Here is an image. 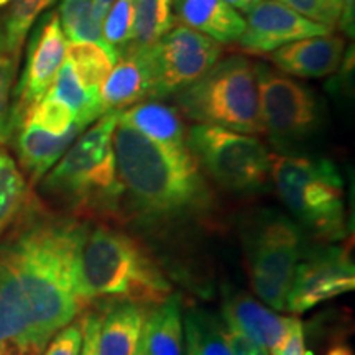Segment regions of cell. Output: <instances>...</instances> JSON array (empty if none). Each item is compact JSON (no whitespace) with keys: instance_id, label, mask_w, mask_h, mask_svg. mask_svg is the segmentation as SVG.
<instances>
[{"instance_id":"cell-12","label":"cell","mask_w":355,"mask_h":355,"mask_svg":"<svg viewBox=\"0 0 355 355\" xmlns=\"http://www.w3.org/2000/svg\"><path fill=\"white\" fill-rule=\"evenodd\" d=\"M354 288L355 265L347 248H319L298 261L286 311L298 316L324 301L352 291Z\"/></svg>"},{"instance_id":"cell-21","label":"cell","mask_w":355,"mask_h":355,"mask_svg":"<svg viewBox=\"0 0 355 355\" xmlns=\"http://www.w3.org/2000/svg\"><path fill=\"white\" fill-rule=\"evenodd\" d=\"M44 97L64 104L73 112L74 122L83 128L104 115L101 109L99 91H91L83 86L68 58L61 64L50 91Z\"/></svg>"},{"instance_id":"cell-10","label":"cell","mask_w":355,"mask_h":355,"mask_svg":"<svg viewBox=\"0 0 355 355\" xmlns=\"http://www.w3.org/2000/svg\"><path fill=\"white\" fill-rule=\"evenodd\" d=\"M257 74L261 122L272 140L285 144L309 135L319 122V104L313 92L266 66L257 64Z\"/></svg>"},{"instance_id":"cell-25","label":"cell","mask_w":355,"mask_h":355,"mask_svg":"<svg viewBox=\"0 0 355 355\" xmlns=\"http://www.w3.org/2000/svg\"><path fill=\"white\" fill-rule=\"evenodd\" d=\"M28 184L15 159L0 146V237L24 209Z\"/></svg>"},{"instance_id":"cell-37","label":"cell","mask_w":355,"mask_h":355,"mask_svg":"<svg viewBox=\"0 0 355 355\" xmlns=\"http://www.w3.org/2000/svg\"><path fill=\"white\" fill-rule=\"evenodd\" d=\"M114 3L115 0H94L92 2V20L102 26V21H104L105 15H107Z\"/></svg>"},{"instance_id":"cell-38","label":"cell","mask_w":355,"mask_h":355,"mask_svg":"<svg viewBox=\"0 0 355 355\" xmlns=\"http://www.w3.org/2000/svg\"><path fill=\"white\" fill-rule=\"evenodd\" d=\"M225 2H227L230 7H234V8H237V10L247 13L252 7H255L260 0H225Z\"/></svg>"},{"instance_id":"cell-17","label":"cell","mask_w":355,"mask_h":355,"mask_svg":"<svg viewBox=\"0 0 355 355\" xmlns=\"http://www.w3.org/2000/svg\"><path fill=\"white\" fill-rule=\"evenodd\" d=\"M173 15L219 44L239 42L245 30L243 17L225 0H173Z\"/></svg>"},{"instance_id":"cell-19","label":"cell","mask_w":355,"mask_h":355,"mask_svg":"<svg viewBox=\"0 0 355 355\" xmlns=\"http://www.w3.org/2000/svg\"><path fill=\"white\" fill-rule=\"evenodd\" d=\"M144 97H148V81L141 60L135 53H123L99 89L102 114L121 112Z\"/></svg>"},{"instance_id":"cell-42","label":"cell","mask_w":355,"mask_h":355,"mask_svg":"<svg viewBox=\"0 0 355 355\" xmlns=\"http://www.w3.org/2000/svg\"><path fill=\"white\" fill-rule=\"evenodd\" d=\"M0 40H3V37H2V32H0Z\"/></svg>"},{"instance_id":"cell-20","label":"cell","mask_w":355,"mask_h":355,"mask_svg":"<svg viewBox=\"0 0 355 355\" xmlns=\"http://www.w3.org/2000/svg\"><path fill=\"white\" fill-rule=\"evenodd\" d=\"M119 121L158 144L188 146V133L183 121L171 105L159 104V102H141L132 105L130 109L121 110Z\"/></svg>"},{"instance_id":"cell-18","label":"cell","mask_w":355,"mask_h":355,"mask_svg":"<svg viewBox=\"0 0 355 355\" xmlns=\"http://www.w3.org/2000/svg\"><path fill=\"white\" fill-rule=\"evenodd\" d=\"M114 303L104 316L101 314L97 355H133L148 311L123 301Z\"/></svg>"},{"instance_id":"cell-24","label":"cell","mask_w":355,"mask_h":355,"mask_svg":"<svg viewBox=\"0 0 355 355\" xmlns=\"http://www.w3.org/2000/svg\"><path fill=\"white\" fill-rule=\"evenodd\" d=\"M184 355H232L224 324L201 309L188 311L183 322Z\"/></svg>"},{"instance_id":"cell-2","label":"cell","mask_w":355,"mask_h":355,"mask_svg":"<svg viewBox=\"0 0 355 355\" xmlns=\"http://www.w3.org/2000/svg\"><path fill=\"white\" fill-rule=\"evenodd\" d=\"M114 152L123 193L146 214H193L209 202V189L188 146L158 144L119 121Z\"/></svg>"},{"instance_id":"cell-35","label":"cell","mask_w":355,"mask_h":355,"mask_svg":"<svg viewBox=\"0 0 355 355\" xmlns=\"http://www.w3.org/2000/svg\"><path fill=\"white\" fill-rule=\"evenodd\" d=\"M272 355H306L303 322L298 318H291L285 343Z\"/></svg>"},{"instance_id":"cell-15","label":"cell","mask_w":355,"mask_h":355,"mask_svg":"<svg viewBox=\"0 0 355 355\" xmlns=\"http://www.w3.org/2000/svg\"><path fill=\"white\" fill-rule=\"evenodd\" d=\"M344 50V40L331 33L288 43L270 53V60L293 76L324 78L339 69Z\"/></svg>"},{"instance_id":"cell-13","label":"cell","mask_w":355,"mask_h":355,"mask_svg":"<svg viewBox=\"0 0 355 355\" xmlns=\"http://www.w3.org/2000/svg\"><path fill=\"white\" fill-rule=\"evenodd\" d=\"M332 28L300 15L278 0H260L247 12L245 30L239 38L250 53H272L298 40L331 35Z\"/></svg>"},{"instance_id":"cell-39","label":"cell","mask_w":355,"mask_h":355,"mask_svg":"<svg viewBox=\"0 0 355 355\" xmlns=\"http://www.w3.org/2000/svg\"><path fill=\"white\" fill-rule=\"evenodd\" d=\"M146 321V319H145ZM133 355H152L148 350V339H146V327L144 324V329H141L140 339H139V345H137V350Z\"/></svg>"},{"instance_id":"cell-5","label":"cell","mask_w":355,"mask_h":355,"mask_svg":"<svg viewBox=\"0 0 355 355\" xmlns=\"http://www.w3.org/2000/svg\"><path fill=\"white\" fill-rule=\"evenodd\" d=\"M270 176L288 209L319 239L347 234L344 181L331 159L270 155Z\"/></svg>"},{"instance_id":"cell-3","label":"cell","mask_w":355,"mask_h":355,"mask_svg":"<svg viewBox=\"0 0 355 355\" xmlns=\"http://www.w3.org/2000/svg\"><path fill=\"white\" fill-rule=\"evenodd\" d=\"M81 285L87 303L94 300L159 306L173 288L153 255L140 241L119 229H87L81 247Z\"/></svg>"},{"instance_id":"cell-9","label":"cell","mask_w":355,"mask_h":355,"mask_svg":"<svg viewBox=\"0 0 355 355\" xmlns=\"http://www.w3.org/2000/svg\"><path fill=\"white\" fill-rule=\"evenodd\" d=\"M220 44L206 35L178 25L139 55L148 81V97L181 92L199 81L217 63Z\"/></svg>"},{"instance_id":"cell-26","label":"cell","mask_w":355,"mask_h":355,"mask_svg":"<svg viewBox=\"0 0 355 355\" xmlns=\"http://www.w3.org/2000/svg\"><path fill=\"white\" fill-rule=\"evenodd\" d=\"M66 58L73 64L83 86L91 91H99L110 69L119 61V56L94 43H68Z\"/></svg>"},{"instance_id":"cell-34","label":"cell","mask_w":355,"mask_h":355,"mask_svg":"<svg viewBox=\"0 0 355 355\" xmlns=\"http://www.w3.org/2000/svg\"><path fill=\"white\" fill-rule=\"evenodd\" d=\"M224 329L225 339H227V344L232 355H270L268 350L265 347H261L260 344L254 343L250 337L242 334V332L235 331L234 327H229L224 324Z\"/></svg>"},{"instance_id":"cell-40","label":"cell","mask_w":355,"mask_h":355,"mask_svg":"<svg viewBox=\"0 0 355 355\" xmlns=\"http://www.w3.org/2000/svg\"><path fill=\"white\" fill-rule=\"evenodd\" d=\"M326 355H354V354L347 345H336V347L327 350Z\"/></svg>"},{"instance_id":"cell-8","label":"cell","mask_w":355,"mask_h":355,"mask_svg":"<svg viewBox=\"0 0 355 355\" xmlns=\"http://www.w3.org/2000/svg\"><path fill=\"white\" fill-rule=\"evenodd\" d=\"M301 260V232L285 216L261 219L247 242V272L252 290L268 308L286 311Z\"/></svg>"},{"instance_id":"cell-14","label":"cell","mask_w":355,"mask_h":355,"mask_svg":"<svg viewBox=\"0 0 355 355\" xmlns=\"http://www.w3.org/2000/svg\"><path fill=\"white\" fill-rule=\"evenodd\" d=\"M224 324L242 332L272 355L285 343L291 318L278 316L275 311L265 306L247 293H234L225 296L222 303Z\"/></svg>"},{"instance_id":"cell-30","label":"cell","mask_w":355,"mask_h":355,"mask_svg":"<svg viewBox=\"0 0 355 355\" xmlns=\"http://www.w3.org/2000/svg\"><path fill=\"white\" fill-rule=\"evenodd\" d=\"M133 24V0H115L104 21H102V37L119 56L122 55L130 42Z\"/></svg>"},{"instance_id":"cell-16","label":"cell","mask_w":355,"mask_h":355,"mask_svg":"<svg viewBox=\"0 0 355 355\" xmlns=\"http://www.w3.org/2000/svg\"><path fill=\"white\" fill-rule=\"evenodd\" d=\"M81 132L83 127L78 123H74L63 135H55L33 123H21L13 132L12 139H15L17 157L21 170L30 178V183H40Z\"/></svg>"},{"instance_id":"cell-36","label":"cell","mask_w":355,"mask_h":355,"mask_svg":"<svg viewBox=\"0 0 355 355\" xmlns=\"http://www.w3.org/2000/svg\"><path fill=\"white\" fill-rule=\"evenodd\" d=\"M83 347L79 355H97V337H99L101 314H83Z\"/></svg>"},{"instance_id":"cell-23","label":"cell","mask_w":355,"mask_h":355,"mask_svg":"<svg viewBox=\"0 0 355 355\" xmlns=\"http://www.w3.org/2000/svg\"><path fill=\"white\" fill-rule=\"evenodd\" d=\"M173 25V0H133L130 42L123 53L144 51L153 46L159 38L170 32Z\"/></svg>"},{"instance_id":"cell-27","label":"cell","mask_w":355,"mask_h":355,"mask_svg":"<svg viewBox=\"0 0 355 355\" xmlns=\"http://www.w3.org/2000/svg\"><path fill=\"white\" fill-rule=\"evenodd\" d=\"M94 0H61L60 24L69 43H94L119 56L102 37V26L92 20Z\"/></svg>"},{"instance_id":"cell-31","label":"cell","mask_w":355,"mask_h":355,"mask_svg":"<svg viewBox=\"0 0 355 355\" xmlns=\"http://www.w3.org/2000/svg\"><path fill=\"white\" fill-rule=\"evenodd\" d=\"M15 61L7 53H0V145L12 140V87L15 81Z\"/></svg>"},{"instance_id":"cell-33","label":"cell","mask_w":355,"mask_h":355,"mask_svg":"<svg viewBox=\"0 0 355 355\" xmlns=\"http://www.w3.org/2000/svg\"><path fill=\"white\" fill-rule=\"evenodd\" d=\"M83 347V321H73L58 331L42 355H79Z\"/></svg>"},{"instance_id":"cell-1","label":"cell","mask_w":355,"mask_h":355,"mask_svg":"<svg viewBox=\"0 0 355 355\" xmlns=\"http://www.w3.org/2000/svg\"><path fill=\"white\" fill-rule=\"evenodd\" d=\"M89 225L51 214L37 199L0 241V265L44 345L86 309L81 285V247Z\"/></svg>"},{"instance_id":"cell-11","label":"cell","mask_w":355,"mask_h":355,"mask_svg":"<svg viewBox=\"0 0 355 355\" xmlns=\"http://www.w3.org/2000/svg\"><path fill=\"white\" fill-rule=\"evenodd\" d=\"M66 51L68 40L61 28L60 17L55 12L44 13L30 37L24 73L13 94L15 102L12 104V135L26 110L33 107L50 91L58 71L64 63Z\"/></svg>"},{"instance_id":"cell-4","label":"cell","mask_w":355,"mask_h":355,"mask_svg":"<svg viewBox=\"0 0 355 355\" xmlns=\"http://www.w3.org/2000/svg\"><path fill=\"white\" fill-rule=\"evenodd\" d=\"M119 114L107 112L66 150L43 178V191L78 212L114 207L123 188L119 181L114 130Z\"/></svg>"},{"instance_id":"cell-29","label":"cell","mask_w":355,"mask_h":355,"mask_svg":"<svg viewBox=\"0 0 355 355\" xmlns=\"http://www.w3.org/2000/svg\"><path fill=\"white\" fill-rule=\"evenodd\" d=\"M21 123H33V125L42 127L44 130L55 133V135H63V133L68 132L76 122H74L73 112H71L64 104L48 99V97H43V99L37 102L33 107L26 110V114L24 115V119H21L19 127Z\"/></svg>"},{"instance_id":"cell-28","label":"cell","mask_w":355,"mask_h":355,"mask_svg":"<svg viewBox=\"0 0 355 355\" xmlns=\"http://www.w3.org/2000/svg\"><path fill=\"white\" fill-rule=\"evenodd\" d=\"M56 0H12L3 24V50L10 58L19 61L21 46L38 17L50 8Z\"/></svg>"},{"instance_id":"cell-22","label":"cell","mask_w":355,"mask_h":355,"mask_svg":"<svg viewBox=\"0 0 355 355\" xmlns=\"http://www.w3.org/2000/svg\"><path fill=\"white\" fill-rule=\"evenodd\" d=\"M145 327L150 354L183 355L184 332L180 295H171L146 314Z\"/></svg>"},{"instance_id":"cell-6","label":"cell","mask_w":355,"mask_h":355,"mask_svg":"<svg viewBox=\"0 0 355 355\" xmlns=\"http://www.w3.org/2000/svg\"><path fill=\"white\" fill-rule=\"evenodd\" d=\"M189 119L241 133H263L257 64L243 56L216 63L204 76L180 92Z\"/></svg>"},{"instance_id":"cell-32","label":"cell","mask_w":355,"mask_h":355,"mask_svg":"<svg viewBox=\"0 0 355 355\" xmlns=\"http://www.w3.org/2000/svg\"><path fill=\"white\" fill-rule=\"evenodd\" d=\"M278 2L285 3L306 19L334 28L339 24L345 0H278Z\"/></svg>"},{"instance_id":"cell-7","label":"cell","mask_w":355,"mask_h":355,"mask_svg":"<svg viewBox=\"0 0 355 355\" xmlns=\"http://www.w3.org/2000/svg\"><path fill=\"white\" fill-rule=\"evenodd\" d=\"M188 148L199 166L229 191L260 189L270 176V153L247 133L198 123L188 132Z\"/></svg>"},{"instance_id":"cell-41","label":"cell","mask_w":355,"mask_h":355,"mask_svg":"<svg viewBox=\"0 0 355 355\" xmlns=\"http://www.w3.org/2000/svg\"><path fill=\"white\" fill-rule=\"evenodd\" d=\"M12 0H0V7H3V6H7V3H10Z\"/></svg>"}]
</instances>
